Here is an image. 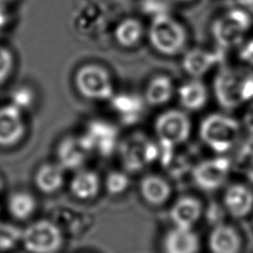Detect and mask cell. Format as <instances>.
<instances>
[{"label":"cell","instance_id":"obj_1","mask_svg":"<svg viewBox=\"0 0 253 253\" xmlns=\"http://www.w3.org/2000/svg\"><path fill=\"white\" fill-rule=\"evenodd\" d=\"M242 126L235 118L224 113H211L206 116L199 126L202 142L215 154H224L238 141Z\"/></svg>","mask_w":253,"mask_h":253},{"label":"cell","instance_id":"obj_2","mask_svg":"<svg viewBox=\"0 0 253 253\" xmlns=\"http://www.w3.org/2000/svg\"><path fill=\"white\" fill-rule=\"evenodd\" d=\"M148 40L152 47L161 54L175 55L185 46V28L166 13L155 15L148 28Z\"/></svg>","mask_w":253,"mask_h":253},{"label":"cell","instance_id":"obj_3","mask_svg":"<svg viewBox=\"0 0 253 253\" xmlns=\"http://www.w3.org/2000/svg\"><path fill=\"white\" fill-rule=\"evenodd\" d=\"M74 85L78 93L91 101H107L114 96L110 73L98 64H85L77 69Z\"/></svg>","mask_w":253,"mask_h":253},{"label":"cell","instance_id":"obj_4","mask_svg":"<svg viewBox=\"0 0 253 253\" xmlns=\"http://www.w3.org/2000/svg\"><path fill=\"white\" fill-rule=\"evenodd\" d=\"M21 243L29 253H56L62 246L63 236L55 223L40 219L22 230Z\"/></svg>","mask_w":253,"mask_h":253},{"label":"cell","instance_id":"obj_5","mask_svg":"<svg viewBox=\"0 0 253 253\" xmlns=\"http://www.w3.org/2000/svg\"><path fill=\"white\" fill-rule=\"evenodd\" d=\"M154 131L159 143L175 148L189 139L192 122L185 111L170 109L156 118Z\"/></svg>","mask_w":253,"mask_h":253},{"label":"cell","instance_id":"obj_6","mask_svg":"<svg viewBox=\"0 0 253 253\" xmlns=\"http://www.w3.org/2000/svg\"><path fill=\"white\" fill-rule=\"evenodd\" d=\"M231 163L223 154H216L202 160L193 169L195 185L206 192H213L225 187L231 174Z\"/></svg>","mask_w":253,"mask_h":253},{"label":"cell","instance_id":"obj_7","mask_svg":"<svg viewBox=\"0 0 253 253\" xmlns=\"http://www.w3.org/2000/svg\"><path fill=\"white\" fill-rule=\"evenodd\" d=\"M89 153H97L102 157L111 156L119 147V131L111 123L95 119L86 125L79 135Z\"/></svg>","mask_w":253,"mask_h":253},{"label":"cell","instance_id":"obj_8","mask_svg":"<svg viewBox=\"0 0 253 253\" xmlns=\"http://www.w3.org/2000/svg\"><path fill=\"white\" fill-rule=\"evenodd\" d=\"M122 163L128 171L141 170L158 159L159 146L143 134H132L119 144Z\"/></svg>","mask_w":253,"mask_h":253},{"label":"cell","instance_id":"obj_9","mask_svg":"<svg viewBox=\"0 0 253 253\" xmlns=\"http://www.w3.org/2000/svg\"><path fill=\"white\" fill-rule=\"evenodd\" d=\"M245 77L235 70L221 68L213 80V94L217 104L225 111H232L245 103L243 85Z\"/></svg>","mask_w":253,"mask_h":253},{"label":"cell","instance_id":"obj_10","mask_svg":"<svg viewBox=\"0 0 253 253\" xmlns=\"http://www.w3.org/2000/svg\"><path fill=\"white\" fill-rule=\"evenodd\" d=\"M249 15L241 9H232L212 25V35L221 46L237 44L250 27Z\"/></svg>","mask_w":253,"mask_h":253},{"label":"cell","instance_id":"obj_11","mask_svg":"<svg viewBox=\"0 0 253 253\" xmlns=\"http://www.w3.org/2000/svg\"><path fill=\"white\" fill-rule=\"evenodd\" d=\"M221 202L225 212L231 218H246L253 212V187L243 182L227 184L224 187Z\"/></svg>","mask_w":253,"mask_h":253},{"label":"cell","instance_id":"obj_12","mask_svg":"<svg viewBox=\"0 0 253 253\" xmlns=\"http://www.w3.org/2000/svg\"><path fill=\"white\" fill-rule=\"evenodd\" d=\"M26 133L23 112L12 104L0 107V147L17 145Z\"/></svg>","mask_w":253,"mask_h":253},{"label":"cell","instance_id":"obj_13","mask_svg":"<svg viewBox=\"0 0 253 253\" xmlns=\"http://www.w3.org/2000/svg\"><path fill=\"white\" fill-rule=\"evenodd\" d=\"M207 244L210 253H241L243 237L239 230L229 223H217L209 232Z\"/></svg>","mask_w":253,"mask_h":253},{"label":"cell","instance_id":"obj_14","mask_svg":"<svg viewBox=\"0 0 253 253\" xmlns=\"http://www.w3.org/2000/svg\"><path fill=\"white\" fill-rule=\"evenodd\" d=\"M204 214L203 203L193 196L178 198L170 208L169 215L174 226L194 228Z\"/></svg>","mask_w":253,"mask_h":253},{"label":"cell","instance_id":"obj_15","mask_svg":"<svg viewBox=\"0 0 253 253\" xmlns=\"http://www.w3.org/2000/svg\"><path fill=\"white\" fill-rule=\"evenodd\" d=\"M89 155L80 136L68 135L62 138L56 147V163L64 170L81 169Z\"/></svg>","mask_w":253,"mask_h":253},{"label":"cell","instance_id":"obj_16","mask_svg":"<svg viewBox=\"0 0 253 253\" xmlns=\"http://www.w3.org/2000/svg\"><path fill=\"white\" fill-rule=\"evenodd\" d=\"M201 241L193 228L174 226L162 240L163 253H200Z\"/></svg>","mask_w":253,"mask_h":253},{"label":"cell","instance_id":"obj_17","mask_svg":"<svg viewBox=\"0 0 253 253\" xmlns=\"http://www.w3.org/2000/svg\"><path fill=\"white\" fill-rule=\"evenodd\" d=\"M100 177L95 171L89 169L77 170L69 182L70 193L81 201L94 199L100 192Z\"/></svg>","mask_w":253,"mask_h":253},{"label":"cell","instance_id":"obj_18","mask_svg":"<svg viewBox=\"0 0 253 253\" xmlns=\"http://www.w3.org/2000/svg\"><path fill=\"white\" fill-rule=\"evenodd\" d=\"M178 100L184 110L197 112L204 109L208 104L209 92L206 85L195 78L179 87Z\"/></svg>","mask_w":253,"mask_h":253},{"label":"cell","instance_id":"obj_19","mask_svg":"<svg viewBox=\"0 0 253 253\" xmlns=\"http://www.w3.org/2000/svg\"><path fill=\"white\" fill-rule=\"evenodd\" d=\"M171 186L158 175H146L139 183V193L145 203L158 207L165 204L171 196Z\"/></svg>","mask_w":253,"mask_h":253},{"label":"cell","instance_id":"obj_20","mask_svg":"<svg viewBox=\"0 0 253 253\" xmlns=\"http://www.w3.org/2000/svg\"><path fill=\"white\" fill-rule=\"evenodd\" d=\"M110 102L124 125L135 124L141 118L144 101L140 97L132 94H114Z\"/></svg>","mask_w":253,"mask_h":253},{"label":"cell","instance_id":"obj_21","mask_svg":"<svg viewBox=\"0 0 253 253\" xmlns=\"http://www.w3.org/2000/svg\"><path fill=\"white\" fill-rule=\"evenodd\" d=\"M64 171L58 163L42 164L34 177L37 189L46 195L57 192L64 184Z\"/></svg>","mask_w":253,"mask_h":253},{"label":"cell","instance_id":"obj_22","mask_svg":"<svg viewBox=\"0 0 253 253\" xmlns=\"http://www.w3.org/2000/svg\"><path fill=\"white\" fill-rule=\"evenodd\" d=\"M218 60L215 53L202 48H192L188 50L182 60L183 69L190 76L199 78L206 74Z\"/></svg>","mask_w":253,"mask_h":253},{"label":"cell","instance_id":"obj_23","mask_svg":"<svg viewBox=\"0 0 253 253\" xmlns=\"http://www.w3.org/2000/svg\"><path fill=\"white\" fill-rule=\"evenodd\" d=\"M174 93L172 80L166 75H157L150 79L144 92V102L149 106L159 107L167 104Z\"/></svg>","mask_w":253,"mask_h":253},{"label":"cell","instance_id":"obj_24","mask_svg":"<svg viewBox=\"0 0 253 253\" xmlns=\"http://www.w3.org/2000/svg\"><path fill=\"white\" fill-rule=\"evenodd\" d=\"M37 209L35 197L26 191L12 193L7 200V210L12 217L18 220L30 218Z\"/></svg>","mask_w":253,"mask_h":253},{"label":"cell","instance_id":"obj_25","mask_svg":"<svg viewBox=\"0 0 253 253\" xmlns=\"http://www.w3.org/2000/svg\"><path fill=\"white\" fill-rule=\"evenodd\" d=\"M143 27L140 21L134 18L122 20L115 29V39L124 47L134 46L141 39Z\"/></svg>","mask_w":253,"mask_h":253},{"label":"cell","instance_id":"obj_26","mask_svg":"<svg viewBox=\"0 0 253 253\" xmlns=\"http://www.w3.org/2000/svg\"><path fill=\"white\" fill-rule=\"evenodd\" d=\"M22 230L7 222H0V253L8 252L21 243Z\"/></svg>","mask_w":253,"mask_h":253},{"label":"cell","instance_id":"obj_27","mask_svg":"<svg viewBox=\"0 0 253 253\" xmlns=\"http://www.w3.org/2000/svg\"><path fill=\"white\" fill-rule=\"evenodd\" d=\"M129 186V178L123 171H111L105 179V187L107 192L113 196L124 194Z\"/></svg>","mask_w":253,"mask_h":253},{"label":"cell","instance_id":"obj_28","mask_svg":"<svg viewBox=\"0 0 253 253\" xmlns=\"http://www.w3.org/2000/svg\"><path fill=\"white\" fill-rule=\"evenodd\" d=\"M34 93L28 87H21L16 89L11 95V103L20 111L29 110L34 104Z\"/></svg>","mask_w":253,"mask_h":253},{"label":"cell","instance_id":"obj_29","mask_svg":"<svg viewBox=\"0 0 253 253\" xmlns=\"http://www.w3.org/2000/svg\"><path fill=\"white\" fill-rule=\"evenodd\" d=\"M14 58L12 52L0 45V85H2L9 78L13 70Z\"/></svg>","mask_w":253,"mask_h":253},{"label":"cell","instance_id":"obj_30","mask_svg":"<svg viewBox=\"0 0 253 253\" xmlns=\"http://www.w3.org/2000/svg\"><path fill=\"white\" fill-rule=\"evenodd\" d=\"M241 56L243 59L253 61V41L248 42L241 51Z\"/></svg>","mask_w":253,"mask_h":253},{"label":"cell","instance_id":"obj_31","mask_svg":"<svg viewBox=\"0 0 253 253\" xmlns=\"http://www.w3.org/2000/svg\"><path fill=\"white\" fill-rule=\"evenodd\" d=\"M246 176H247V178L249 180V183H251L253 185V160L251 161L250 165L247 167Z\"/></svg>","mask_w":253,"mask_h":253},{"label":"cell","instance_id":"obj_32","mask_svg":"<svg viewBox=\"0 0 253 253\" xmlns=\"http://www.w3.org/2000/svg\"><path fill=\"white\" fill-rule=\"evenodd\" d=\"M3 186H4V184H3V180L1 179V177H0V193H1V191L3 190Z\"/></svg>","mask_w":253,"mask_h":253},{"label":"cell","instance_id":"obj_33","mask_svg":"<svg viewBox=\"0 0 253 253\" xmlns=\"http://www.w3.org/2000/svg\"><path fill=\"white\" fill-rule=\"evenodd\" d=\"M13 0H0V3H7V2H11Z\"/></svg>","mask_w":253,"mask_h":253},{"label":"cell","instance_id":"obj_34","mask_svg":"<svg viewBox=\"0 0 253 253\" xmlns=\"http://www.w3.org/2000/svg\"><path fill=\"white\" fill-rule=\"evenodd\" d=\"M172 1H175V2H187V1H190V0H172Z\"/></svg>","mask_w":253,"mask_h":253},{"label":"cell","instance_id":"obj_35","mask_svg":"<svg viewBox=\"0 0 253 253\" xmlns=\"http://www.w3.org/2000/svg\"><path fill=\"white\" fill-rule=\"evenodd\" d=\"M251 215H252V224H253V212H252V214H251Z\"/></svg>","mask_w":253,"mask_h":253}]
</instances>
